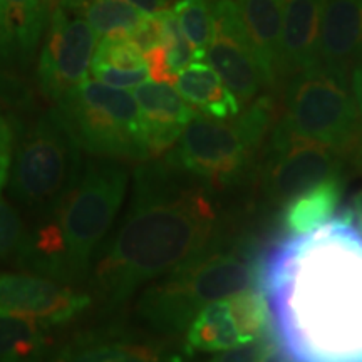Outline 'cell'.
<instances>
[{
	"label": "cell",
	"mask_w": 362,
	"mask_h": 362,
	"mask_svg": "<svg viewBox=\"0 0 362 362\" xmlns=\"http://www.w3.org/2000/svg\"><path fill=\"white\" fill-rule=\"evenodd\" d=\"M13 144H16V134H13L11 121L0 116V193L11 176L13 149H16Z\"/></svg>",
	"instance_id": "obj_29"
},
{
	"label": "cell",
	"mask_w": 362,
	"mask_h": 362,
	"mask_svg": "<svg viewBox=\"0 0 362 362\" xmlns=\"http://www.w3.org/2000/svg\"><path fill=\"white\" fill-rule=\"evenodd\" d=\"M362 56V0H324L319 61L349 79Z\"/></svg>",
	"instance_id": "obj_16"
},
{
	"label": "cell",
	"mask_w": 362,
	"mask_h": 362,
	"mask_svg": "<svg viewBox=\"0 0 362 362\" xmlns=\"http://www.w3.org/2000/svg\"><path fill=\"white\" fill-rule=\"evenodd\" d=\"M54 111L90 155L115 161L151 160L141 111L129 90L88 79L56 101Z\"/></svg>",
	"instance_id": "obj_6"
},
{
	"label": "cell",
	"mask_w": 362,
	"mask_h": 362,
	"mask_svg": "<svg viewBox=\"0 0 362 362\" xmlns=\"http://www.w3.org/2000/svg\"><path fill=\"white\" fill-rule=\"evenodd\" d=\"M44 0H6L0 25V62L27 67L37 51L47 22Z\"/></svg>",
	"instance_id": "obj_17"
},
{
	"label": "cell",
	"mask_w": 362,
	"mask_h": 362,
	"mask_svg": "<svg viewBox=\"0 0 362 362\" xmlns=\"http://www.w3.org/2000/svg\"><path fill=\"white\" fill-rule=\"evenodd\" d=\"M171 11L178 19L181 33L192 44L198 59L203 61L211 34H214L211 0H178Z\"/></svg>",
	"instance_id": "obj_24"
},
{
	"label": "cell",
	"mask_w": 362,
	"mask_h": 362,
	"mask_svg": "<svg viewBox=\"0 0 362 362\" xmlns=\"http://www.w3.org/2000/svg\"><path fill=\"white\" fill-rule=\"evenodd\" d=\"M90 72H93V76L96 78V81H99V83L112 86V88H119V89L136 88V86L149 81L148 67H143V69H136V71H116V69H110V67L90 66Z\"/></svg>",
	"instance_id": "obj_27"
},
{
	"label": "cell",
	"mask_w": 362,
	"mask_h": 362,
	"mask_svg": "<svg viewBox=\"0 0 362 362\" xmlns=\"http://www.w3.org/2000/svg\"><path fill=\"white\" fill-rule=\"evenodd\" d=\"M259 252L247 240L226 237L144 288L136 317L163 336L187 332L203 307L255 285Z\"/></svg>",
	"instance_id": "obj_4"
},
{
	"label": "cell",
	"mask_w": 362,
	"mask_h": 362,
	"mask_svg": "<svg viewBox=\"0 0 362 362\" xmlns=\"http://www.w3.org/2000/svg\"><path fill=\"white\" fill-rule=\"evenodd\" d=\"M253 287L293 362H362V230L342 214L269 243Z\"/></svg>",
	"instance_id": "obj_1"
},
{
	"label": "cell",
	"mask_w": 362,
	"mask_h": 362,
	"mask_svg": "<svg viewBox=\"0 0 362 362\" xmlns=\"http://www.w3.org/2000/svg\"><path fill=\"white\" fill-rule=\"evenodd\" d=\"M279 79L320 64V24L324 0H284Z\"/></svg>",
	"instance_id": "obj_15"
},
{
	"label": "cell",
	"mask_w": 362,
	"mask_h": 362,
	"mask_svg": "<svg viewBox=\"0 0 362 362\" xmlns=\"http://www.w3.org/2000/svg\"><path fill=\"white\" fill-rule=\"evenodd\" d=\"M56 111L22 133L13 149L8 189L22 208L47 218L64 203L81 178V151Z\"/></svg>",
	"instance_id": "obj_7"
},
{
	"label": "cell",
	"mask_w": 362,
	"mask_h": 362,
	"mask_svg": "<svg viewBox=\"0 0 362 362\" xmlns=\"http://www.w3.org/2000/svg\"><path fill=\"white\" fill-rule=\"evenodd\" d=\"M4 4H6V0H0V25H2L4 19Z\"/></svg>",
	"instance_id": "obj_36"
},
{
	"label": "cell",
	"mask_w": 362,
	"mask_h": 362,
	"mask_svg": "<svg viewBox=\"0 0 362 362\" xmlns=\"http://www.w3.org/2000/svg\"><path fill=\"white\" fill-rule=\"evenodd\" d=\"M47 330L29 317L0 312V362H45Z\"/></svg>",
	"instance_id": "obj_22"
},
{
	"label": "cell",
	"mask_w": 362,
	"mask_h": 362,
	"mask_svg": "<svg viewBox=\"0 0 362 362\" xmlns=\"http://www.w3.org/2000/svg\"><path fill=\"white\" fill-rule=\"evenodd\" d=\"M128 181V170L119 161H89L64 203L27 232L17 265L71 287L88 284L104 238L123 206Z\"/></svg>",
	"instance_id": "obj_3"
},
{
	"label": "cell",
	"mask_w": 362,
	"mask_h": 362,
	"mask_svg": "<svg viewBox=\"0 0 362 362\" xmlns=\"http://www.w3.org/2000/svg\"><path fill=\"white\" fill-rule=\"evenodd\" d=\"M225 238L214 189L166 156L143 161L134 170L128 211L94 260L90 297L101 315H115L141 285Z\"/></svg>",
	"instance_id": "obj_2"
},
{
	"label": "cell",
	"mask_w": 362,
	"mask_h": 362,
	"mask_svg": "<svg viewBox=\"0 0 362 362\" xmlns=\"http://www.w3.org/2000/svg\"><path fill=\"white\" fill-rule=\"evenodd\" d=\"M214 34L205 52L206 64L235 94L243 107L272 88L259 54L250 42L235 0H211Z\"/></svg>",
	"instance_id": "obj_11"
},
{
	"label": "cell",
	"mask_w": 362,
	"mask_h": 362,
	"mask_svg": "<svg viewBox=\"0 0 362 362\" xmlns=\"http://www.w3.org/2000/svg\"><path fill=\"white\" fill-rule=\"evenodd\" d=\"M262 336L259 339H253V341L238 344L232 349L216 352L208 362H259L262 352Z\"/></svg>",
	"instance_id": "obj_30"
},
{
	"label": "cell",
	"mask_w": 362,
	"mask_h": 362,
	"mask_svg": "<svg viewBox=\"0 0 362 362\" xmlns=\"http://www.w3.org/2000/svg\"><path fill=\"white\" fill-rule=\"evenodd\" d=\"M259 178L269 205L282 208L298 193L330 178H344L347 156L327 144L297 138L274 124Z\"/></svg>",
	"instance_id": "obj_9"
},
{
	"label": "cell",
	"mask_w": 362,
	"mask_h": 362,
	"mask_svg": "<svg viewBox=\"0 0 362 362\" xmlns=\"http://www.w3.org/2000/svg\"><path fill=\"white\" fill-rule=\"evenodd\" d=\"M259 362H293L292 357L284 351V347L277 342L269 327L262 336V352Z\"/></svg>",
	"instance_id": "obj_31"
},
{
	"label": "cell",
	"mask_w": 362,
	"mask_h": 362,
	"mask_svg": "<svg viewBox=\"0 0 362 362\" xmlns=\"http://www.w3.org/2000/svg\"><path fill=\"white\" fill-rule=\"evenodd\" d=\"M280 128L347 156L362 129L349 79L315 64L287 79Z\"/></svg>",
	"instance_id": "obj_8"
},
{
	"label": "cell",
	"mask_w": 362,
	"mask_h": 362,
	"mask_svg": "<svg viewBox=\"0 0 362 362\" xmlns=\"http://www.w3.org/2000/svg\"><path fill=\"white\" fill-rule=\"evenodd\" d=\"M275 115L277 106L272 94L255 98L230 119L197 112L165 156L214 192L235 187L252 171L274 128Z\"/></svg>",
	"instance_id": "obj_5"
},
{
	"label": "cell",
	"mask_w": 362,
	"mask_h": 362,
	"mask_svg": "<svg viewBox=\"0 0 362 362\" xmlns=\"http://www.w3.org/2000/svg\"><path fill=\"white\" fill-rule=\"evenodd\" d=\"M240 17L259 54L270 86L279 83L280 40H282L284 6L280 0H235Z\"/></svg>",
	"instance_id": "obj_18"
},
{
	"label": "cell",
	"mask_w": 362,
	"mask_h": 362,
	"mask_svg": "<svg viewBox=\"0 0 362 362\" xmlns=\"http://www.w3.org/2000/svg\"><path fill=\"white\" fill-rule=\"evenodd\" d=\"M133 94L141 111L149 156L151 160L165 156L178 141L197 111L171 84L146 81L136 86Z\"/></svg>",
	"instance_id": "obj_14"
},
{
	"label": "cell",
	"mask_w": 362,
	"mask_h": 362,
	"mask_svg": "<svg viewBox=\"0 0 362 362\" xmlns=\"http://www.w3.org/2000/svg\"><path fill=\"white\" fill-rule=\"evenodd\" d=\"M131 39L144 51L155 47V45L163 44L165 40V29H163V21L160 12L146 13L144 19L139 22L136 30L131 34Z\"/></svg>",
	"instance_id": "obj_28"
},
{
	"label": "cell",
	"mask_w": 362,
	"mask_h": 362,
	"mask_svg": "<svg viewBox=\"0 0 362 362\" xmlns=\"http://www.w3.org/2000/svg\"><path fill=\"white\" fill-rule=\"evenodd\" d=\"M94 305L89 292L42 275L0 272V312L37 320L45 327L64 325Z\"/></svg>",
	"instance_id": "obj_12"
},
{
	"label": "cell",
	"mask_w": 362,
	"mask_h": 362,
	"mask_svg": "<svg viewBox=\"0 0 362 362\" xmlns=\"http://www.w3.org/2000/svg\"><path fill=\"white\" fill-rule=\"evenodd\" d=\"M27 230L19 211L0 200V262L16 260L24 245Z\"/></svg>",
	"instance_id": "obj_26"
},
{
	"label": "cell",
	"mask_w": 362,
	"mask_h": 362,
	"mask_svg": "<svg viewBox=\"0 0 362 362\" xmlns=\"http://www.w3.org/2000/svg\"><path fill=\"white\" fill-rule=\"evenodd\" d=\"M126 2L139 8L143 13H156L166 8L170 0H126Z\"/></svg>",
	"instance_id": "obj_34"
},
{
	"label": "cell",
	"mask_w": 362,
	"mask_h": 362,
	"mask_svg": "<svg viewBox=\"0 0 362 362\" xmlns=\"http://www.w3.org/2000/svg\"><path fill=\"white\" fill-rule=\"evenodd\" d=\"M176 89L194 111L215 119L235 117L243 106L206 62L194 61L178 74Z\"/></svg>",
	"instance_id": "obj_19"
},
{
	"label": "cell",
	"mask_w": 362,
	"mask_h": 362,
	"mask_svg": "<svg viewBox=\"0 0 362 362\" xmlns=\"http://www.w3.org/2000/svg\"><path fill=\"white\" fill-rule=\"evenodd\" d=\"M52 362H183L156 339L124 325H103L71 337Z\"/></svg>",
	"instance_id": "obj_13"
},
{
	"label": "cell",
	"mask_w": 362,
	"mask_h": 362,
	"mask_svg": "<svg viewBox=\"0 0 362 362\" xmlns=\"http://www.w3.org/2000/svg\"><path fill=\"white\" fill-rule=\"evenodd\" d=\"M349 79H351L352 96H354V99H356L357 110H359V115L362 119V56L359 61L356 62V66L352 67Z\"/></svg>",
	"instance_id": "obj_32"
},
{
	"label": "cell",
	"mask_w": 362,
	"mask_h": 362,
	"mask_svg": "<svg viewBox=\"0 0 362 362\" xmlns=\"http://www.w3.org/2000/svg\"><path fill=\"white\" fill-rule=\"evenodd\" d=\"M90 66L110 67L116 71H136L146 67L144 52L131 35H111L99 39Z\"/></svg>",
	"instance_id": "obj_25"
},
{
	"label": "cell",
	"mask_w": 362,
	"mask_h": 362,
	"mask_svg": "<svg viewBox=\"0 0 362 362\" xmlns=\"http://www.w3.org/2000/svg\"><path fill=\"white\" fill-rule=\"evenodd\" d=\"M282 2H284V0H282Z\"/></svg>",
	"instance_id": "obj_38"
},
{
	"label": "cell",
	"mask_w": 362,
	"mask_h": 362,
	"mask_svg": "<svg viewBox=\"0 0 362 362\" xmlns=\"http://www.w3.org/2000/svg\"><path fill=\"white\" fill-rule=\"evenodd\" d=\"M86 17L99 39L131 35L146 13L126 0H64Z\"/></svg>",
	"instance_id": "obj_23"
},
{
	"label": "cell",
	"mask_w": 362,
	"mask_h": 362,
	"mask_svg": "<svg viewBox=\"0 0 362 362\" xmlns=\"http://www.w3.org/2000/svg\"><path fill=\"white\" fill-rule=\"evenodd\" d=\"M98 34L71 4H54L49 29L39 54L37 83L47 99L59 101L88 81Z\"/></svg>",
	"instance_id": "obj_10"
},
{
	"label": "cell",
	"mask_w": 362,
	"mask_h": 362,
	"mask_svg": "<svg viewBox=\"0 0 362 362\" xmlns=\"http://www.w3.org/2000/svg\"><path fill=\"white\" fill-rule=\"evenodd\" d=\"M44 2H45V4H47V6H49V7H52V2H54V4H56V2H57V0H44Z\"/></svg>",
	"instance_id": "obj_37"
},
{
	"label": "cell",
	"mask_w": 362,
	"mask_h": 362,
	"mask_svg": "<svg viewBox=\"0 0 362 362\" xmlns=\"http://www.w3.org/2000/svg\"><path fill=\"white\" fill-rule=\"evenodd\" d=\"M342 215L346 216V218H349L357 228L362 230V192L357 193L356 197L352 198L351 205L342 211Z\"/></svg>",
	"instance_id": "obj_33"
},
{
	"label": "cell",
	"mask_w": 362,
	"mask_h": 362,
	"mask_svg": "<svg viewBox=\"0 0 362 362\" xmlns=\"http://www.w3.org/2000/svg\"><path fill=\"white\" fill-rule=\"evenodd\" d=\"M243 342L248 341L235 320L228 298H221L203 307L192 320L185 337V352H221Z\"/></svg>",
	"instance_id": "obj_21"
},
{
	"label": "cell",
	"mask_w": 362,
	"mask_h": 362,
	"mask_svg": "<svg viewBox=\"0 0 362 362\" xmlns=\"http://www.w3.org/2000/svg\"><path fill=\"white\" fill-rule=\"evenodd\" d=\"M347 163H351L352 166H356L362 173V129L354 144H352V148L349 149V153H347Z\"/></svg>",
	"instance_id": "obj_35"
},
{
	"label": "cell",
	"mask_w": 362,
	"mask_h": 362,
	"mask_svg": "<svg viewBox=\"0 0 362 362\" xmlns=\"http://www.w3.org/2000/svg\"><path fill=\"white\" fill-rule=\"evenodd\" d=\"M344 193V178H330L298 193L280 208L284 235H305L336 216Z\"/></svg>",
	"instance_id": "obj_20"
}]
</instances>
